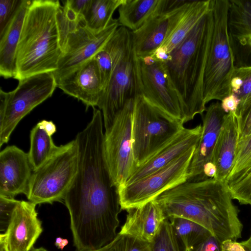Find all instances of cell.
<instances>
[{
    "label": "cell",
    "instance_id": "cell-1",
    "mask_svg": "<svg viewBox=\"0 0 251 251\" xmlns=\"http://www.w3.org/2000/svg\"><path fill=\"white\" fill-rule=\"evenodd\" d=\"M101 111L93 108L90 122L75 140L78 151L76 175L64 199L74 244L95 249L117 235L121 208L103 152Z\"/></svg>",
    "mask_w": 251,
    "mask_h": 251
},
{
    "label": "cell",
    "instance_id": "cell-2",
    "mask_svg": "<svg viewBox=\"0 0 251 251\" xmlns=\"http://www.w3.org/2000/svg\"><path fill=\"white\" fill-rule=\"evenodd\" d=\"M166 218L181 217L205 227L222 243L241 237L243 224L225 182L186 181L155 199Z\"/></svg>",
    "mask_w": 251,
    "mask_h": 251
},
{
    "label": "cell",
    "instance_id": "cell-3",
    "mask_svg": "<svg viewBox=\"0 0 251 251\" xmlns=\"http://www.w3.org/2000/svg\"><path fill=\"white\" fill-rule=\"evenodd\" d=\"M57 0H34L25 17L16 53L18 80L58 68L63 53L57 23Z\"/></svg>",
    "mask_w": 251,
    "mask_h": 251
},
{
    "label": "cell",
    "instance_id": "cell-4",
    "mask_svg": "<svg viewBox=\"0 0 251 251\" xmlns=\"http://www.w3.org/2000/svg\"><path fill=\"white\" fill-rule=\"evenodd\" d=\"M210 27L209 9L163 63L183 104L185 123L202 116L206 109L202 84Z\"/></svg>",
    "mask_w": 251,
    "mask_h": 251
},
{
    "label": "cell",
    "instance_id": "cell-5",
    "mask_svg": "<svg viewBox=\"0 0 251 251\" xmlns=\"http://www.w3.org/2000/svg\"><path fill=\"white\" fill-rule=\"evenodd\" d=\"M228 0H211L210 27L202 94L205 104L222 101L231 94V80L235 69L228 30Z\"/></svg>",
    "mask_w": 251,
    "mask_h": 251
},
{
    "label": "cell",
    "instance_id": "cell-6",
    "mask_svg": "<svg viewBox=\"0 0 251 251\" xmlns=\"http://www.w3.org/2000/svg\"><path fill=\"white\" fill-rule=\"evenodd\" d=\"M78 151L75 139L58 147L53 155L33 170L26 196L37 204L64 200L76 175Z\"/></svg>",
    "mask_w": 251,
    "mask_h": 251
},
{
    "label": "cell",
    "instance_id": "cell-7",
    "mask_svg": "<svg viewBox=\"0 0 251 251\" xmlns=\"http://www.w3.org/2000/svg\"><path fill=\"white\" fill-rule=\"evenodd\" d=\"M183 125L157 110L140 95L135 96L132 125L135 168L145 163L176 136L184 128Z\"/></svg>",
    "mask_w": 251,
    "mask_h": 251
},
{
    "label": "cell",
    "instance_id": "cell-8",
    "mask_svg": "<svg viewBox=\"0 0 251 251\" xmlns=\"http://www.w3.org/2000/svg\"><path fill=\"white\" fill-rule=\"evenodd\" d=\"M57 87L52 73L34 75L19 80L10 92L0 90V147L7 143L19 123L51 97Z\"/></svg>",
    "mask_w": 251,
    "mask_h": 251
},
{
    "label": "cell",
    "instance_id": "cell-9",
    "mask_svg": "<svg viewBox=\"0 0 251 251\" xmlns=\"http://www.w3.org/2000/svg\"><path fill=\"white\" fill-rule=\"evenodd\" d=\"M136 95L170 117L185 123L183 104L164 63L151 56H134Z\"/></svg>",
    "mask_w": 251,
    "mask_h": 251
},
{
    "label": "cell",
    "instance_id": "cell-10",
    "mask_svg": "<svg viewBox=\"0 0 251 251\" xmlns=\"http://www.w3.org/2000/svg\"><path fill=\"white\" fill-rule=\"evenodd\" d=\"M134 98L116 115L103 138V152L113 185H124L135 168L132 150V125Z\"/></svg>",
    "mask_w": 251,
    "mask_h": 251
},
{
    "label": "cell",
    "instance_id": "cell-11",
    "mask_svg": "<svg viewBox=\"0 0 251 251\" xmlns=\"http://www.w3.org/2000/svg\"><path fill=\"white\" fill-rule=\"evenodd\" d=\"M196 147L156 172L117 189L122 210L154 200L161 194L187 181L188 169Z\"/></svg>",
    "mask_w": 251,
    "mask_h": 251
},
{
    "label": "cell",
    "instance_id": "cell-12",
    "mask_svg": "<svg viewBox=\"0 0 251 251\" xmlns=\"http://www.w3.org/2000/svg\"><path fill=\"white\" fill-rule=\"evenodd\" d=\"M117 19H113L108 26L100 32L79 25L67 37L57 70L53 72L56 81L93 58L104 47L119 27Z\"/></svg>",
    "mask_w": 251,
    "mask_h": 251
},
{
    "label": "cell",
    "instance_id": "cell-13",
    "mask_svg": "<svg viewBox=\"0 0 251 251\" xmlns=\"http://www.w3.org/2000/svg\"><path fill=\"white\" fill-rule=\"evenodd\" d=\"M134 56L132 47L114 70L98 105L105 130L111 126L127 100L136 95Z\"/></svg>",
    "mask_w": 251,
    "mask_h": 251
},
{
    "label": "cell",
    "instance_id": "cell-14",
    "mask_svg": "<svg viewBox=\"0 0 251 251\" xmlns=\"http://www.w3.org/2000/svg\"><path fill=\"white\" fill-rule=\"evenodd\" d=\"M191 0L166 13L156 15L136 30L131 31L132 48L137 57L151 56L176 28Z\"/></svg>",
    "mask_w": 251,
    "mask_h": 251
},
{
    "label": "cell",
    "instance_id": "cell-15",
    "mask_svg": "<svg viewBox=\"0 0 251 251\" xmlns=\"http://www.w3.org/2000/svg\"><path fill=\"white\" fill-rule=\"evenodd\" d=\"M36 205L20 201L5 232L0 235L7 251H30L43 231Z\"/></svg>",
    "mask_w": 251,
    "mask_h": 251
},
{
    "label": "cell",
    "instance_id": "cell-16",
    "mask_svg": "<svg viewBox=\"0 0 251 251\" xmlns=\"http://www.w3.org/2000/svg\"><path fill=\"white\" fill-rule=\"evenodd\" d=\"M33 172L28 153L16 146L6 147L0 152V196L26 195Z\"/></svg>",
    "mask_w": 251,
    "mask_h": 251
},
{
    "label": "cell",
    "instance_id": "cell-17",
    "mask_svg": "<svg viewBox=\"0 0 251 251\" xmlns=\"http://www.w3.org/2000/svg\"><path fill=\"white\" fill-rule=\"evenodd\" d=\"M226 114L219 101L212 102L206 107L202 116L201 136L189 166L186 181L205 179L203 169L207 164L212 163L214 148Z\"/></svg>",
    "mask_w": 251,
    "mask_h": 251
},
{
    "label": "cell",
    "instance_id": "cell-18",
    "mask_svg": "<svg viewBox=\"0 0 251 251\" xmlns=\"http://www.w3.org/2000/svg\"><path fill=\"white\" fill-rule=\"evenodd\" d=\"M228 30L235 68L251 66V0H228Z\"/></svg>",
    "mask_w": 251,
    "mask_h": 251
},
{
    "label": "cell",
    "instance_id": "cell-19",
    "mask_svg": "<svg viewBox=\"0 0 251 251\" xmlns=\"http://www.w3.org/2000/svg\"><path fill=\"white\" fill-rule=\"evenodd\" d=\"M57 87L81 101L86 106H98L103 95L100 74L94 57L56 81Z\"/></svg>",
    "mask_w": 251,
    "mask_h": 251
},
{
    "label": "cell",
    "instance_id": "cell-20",
    "mask_svg": "<svg viewBox=\"0 0 251 251\" xmlns=\"http://www.w3.org/2000/svg\"><path fill=\"white\" fill-rule=\"evenodd\" d=\"M202 130L201 124L193 128L184 127L145 163L135 168L125 184L156 172L190 149L197 147L201 139Z\"/></svg>",
    "mask_w": 251,
    "mask_h": 251
},
{
    "label": "cell",
    "instance_id": "cell-21",
    "mask_svg": "<svg viewBox=\"0 0 251 251\" xmlns=\"http://www.w3.org/2000/svg\"><path fill=\"white\" fill-rule=\"evenodd\" d=\"M239 139L238 121L235 112L226 113L224 117L212 162L217 169L214 178L225 182L230 174L235 158Z\"/></svg>",
    "mask_w": 251,
    "mask_h": 251
},
{
    "label": "cell",
    "instance_id": "cell-22",
    "mask_svg": "<svg viewBox=\"0 0 251 251\" xmlns=\"http://www.w3.org/2000/svg\"><path fill=\"white\" fill-rule=\"evenodd\" d=\"M126 211L128 213L119 233L135 237L150 243L166 219L155 200Z\"/></svg>",
    "mask_w": 251,
    "mask_h": 251
},
{
    "label": "cell",
    "instance_id": "cell-23",
    "mask_svg": "<svg viewBox=\"0 0 251 251\" xmlns=\"http://www.w3.org/2000/svg\"><path fill=\"white\" fill-rule=\"evenodd\" d=\"M31 0H21L13 15L0 33V75L4 78L16 75L17 47L25 14Z\"/></svg>",
    "mask_w": 251,
    "mask_h": 251
},
{
    "label": "cell",
    "instance_id": "cell-24",
    "mask_svg": "<svg viewBox=\"0 0 251 251\" xmlns=\"http://www.w3.org/2000/svg\"><path fill=\"white\" fill-rule=\"evenodd\" d=\"M185 0H124L118 8L120 26L137 30L152 17L180 6Z\"/></svg>",
    "mask_w": 251,
    "mask_h": 251
},
{
    "label": "cell",
    "instance_id": "cell-25",
    "mask_svg": "<svg viewBox=\"0 0 251 251\" xmlns=\"http://www.w3.org/2000/svg\"><path fill=\"white\" fill-rule=\"evenodd\" d=\"M132 47L131 31L120 26L94 57L100 70L103 93L114 70Z\"/></svg>",
    "mask_w": 251,
    "mask_h": 251
},
{
    "label": "cell",
    "instance_id": "cell-26",
    "mask_svg": "<svg viewBox=\"0 0 251 251\" xmlns=\"http://www.w3.org/2000/svg\"><path fill=\"white\" fill-rule=\"evenodd\" d=\"M210 2L211 0H191L173 32L159 48L169 53L208 11Z\"/></svg>",
    "mask_w": 251,
    "mask_h": 251
},
{
    "label": "cell",
    "instance_id": "cell-27",
    "mask_svg": "<svg viewBox=\"0 0 251 251\" xmlns=\"http://www.w3.org/2000/svg\"><path fill=\"white\" fill-rule=\"evenodd\" d=\"M124 0H90L84 13L83 25L89 30L100 32L111 23L115 11Z\"/></svg>",
    "mask_w": 251,
    "mask_h": 251
},
{
    "label": "cell",
    "instance_id": "cell-28",
    "mask_svg": "<svg viewBox=\"0 0 251 251\" xmlns=\"http://www.w3.org/2000/svg\"><path fill=\"white\" fill-rule=\"evenodd\" d=\"M168 219L184 251H189L212 235L201 225L188 219L178 217H172Z\"/></svg>",
    "mask_w": 251,
    "mask_h": 251
},
{
    "label": "cell",
    "instance_id": "cell-29",
    "mask_svg": "<svg viewBox=\"0 0 251 251\" xmlns=\"http://www.w3.org/2000/svg\"><path fill=\"white\" fill-rule=\"evenodd\" d=\"M58 148L45 130L38 123L30 134V148L28 157L33 170L48 160Z\"/></svg>",
    "mask_w": 251,
    "mask_h": 251
},
{
    "label": "cell",
    "instance_id": "cell-30",
    "mask_svg": "<svg viewBox=\"0 0 251 251\" xmlns=\"http://www.w3.org/2000/svg\"><path fill=\"white\" fill-rule=\"evenodd\" d=\"M225 183L233 200L251 206V167L228 176Z\"/></svg>",
    "mask_w": 251,
    "mask_h": 251
},
{
    "label": "cell",
    "instance_id": "cell-31",
    "mask_svg": "<svg viewBox=\"0 0 251 251\" xmlns=\"http://www.w3.org/2000/svg\"><path fill=\"white\" fill-rule=\"evenodd\" d=\"M231 94L240 100L236 112L251 104V66L236 68L231 80Z\"/></svg>",
    "mask_w": 251,
    "mask_h": 251
},
{
    "label": "cell",
    "instance_id": "cell-32",
    "mask_svg": "<svg viewBox=\"0 0 251 251\" xmlns=\"http://www.w3.org/2000/svg\"><path fill=\"white\" fill-rule=\"evenodd\" d=\"M150 244L152 251H184L168 218L164 221Z\"/></svg>",
    "mask_w": 251,
    "mask_h": 251
},
{
    "label": "cell",
    "instance_id": "cell-33",
    "mask_svg": "<svg viewBox=\"0 0 251 251\" xmlns=\"http://www.w3.org/2000/svg\"><path fill=\"white\" fill-rule=\"evenodd\" d=\"M93 251H152L150 243L135 237L118 233L109 243Z\"/></svg>",
    "mask_w": 251,
    "mask_h": 251
},
{
    "label": "cell",
    "instance_id": "cell-34",
    "mask_svg": "<svg viewBox=\"0 0 251 251\" xmlns=\"http://www.w3.org/2000/svg\"><path fill=\"white\" fill-rule=\"evenodd\" d=\"M251 167V134L239 139L232 170L229 175H234Z\"/></svg>",
    "mask_w": 251,
    "mask_h": 251
},
{
    "label": "cell",
    "instance_id": "cell-35",
    "mask_svg": "<svg viewBox=\"0 0 251 251\" xmlns=\"http://www.w3.org/2000/svg\"><path fill=\"white\" fill-rule=\"evenodd\" d=\"M20 201L0 196V234L6 230L13 211Z\"/></svg>",
    "mask_w": 251,
    "mask_h": 251
},
{
    "label": "cell",
    "instance_id": "cell-36",
    "mask_svg": "<svg viewBox=\"0 0 251 251\" xmlns=\"http://www.w3.org/2000/svg\"><path fill=\"white\" fill-rule=\"evenodd\" d=\"M21 0H0V33L13 15Z\"/></svg>",
    "mask_w": 251,
    "mask_h": 251
},
{
    "label": "cell",
    "instance_id": "cell-37",
    "mask_svg": "<svg viewBox=\"0 0 251 251\" xmlns=\"http://www.w3.org/2000/svg\"><path fill=\"white\" fill-rule=\"evenodd\" d=\"M235 112L238 121L239 140L251 134V104Z\"/></svg>",
    "mask_w": 251,
    "mask_h": 251
},
{
    "label": "cell",
    "instance_id": "cell-38",
    "mask_svg": "<svg viewBox=\"0 0 251 251\" xmlns=\"http://www.w3.org/2000/svg\"><path fill=\"white\" fill-rule=\"evenodd\" d=\"M188 251H222V242L211 235Z\"/></svg>",
    "mask_w": 251,
    "mask_h": 251
},
{
    "label": "cell",
    "instance_id": "cell-39",
    "mask_svg": "<svg viewBox=\"0 0 251 251\" xmlns=\"http://www.w3.org/2000/svg\"><path fill=\"white\" fill-rule=\"evenodd\" d=\"M90 1V0H67L64 1V5L71 9L78 15L83 16Z\"/></svg>",
    "mask_w": 251,
    "mask_h": 251
},
{
    "label": "cell",
    "instance_id": "cell-40",
    "mask_svg": "<svg viewBox=\"0 0 251 251\" xmlns=\"http://www.w3.org/2000/svg\"><path fill=\"white\" fill-rule=\"evenodd\" d=\"M240 102V99L235 95L231 94L223 99L221 104L224 111L228 113L229 112H236Z\"/></svg>",
    "mask_w": 251,
    "mask_h": 251
},
{
    "label": "cell",
    "instance_id": "cell-41",
    "mask_svg": "<svg viewBox=\"0 0 251 251\" xmlns=\"http://www.w3.org/2000/svg\"><path fill=\"white\" fill-rule=\"evenodd\" d=\"M222 251H246L240 242L227 240L222 243Z\"/></svg>",
    "mask_w": 251,
    "mask_h": 251
},
{
    "label": "cell",
    "instance_id": "cell-42",
    "mask_svg": "<svg viewBox=\"0 0 251 251\" xmlns=\"http://www.w3.org/2000/svg\"><path fill=\"white\" fill-rule=\"evenodd\" d=\"M38 123L42 126L48 134L51 136L56 131V126L52 121L43 120Z\"/></svg>",
    "mask_w": 251,
    "mask_h": 251
},
{
    "label": "cell",
    "instance_id": "cell-43",
    "mask_svg": "<svg viewBox=\"0 0 251 251\" xmlns=\"http://www.w3.org/2000/svg\"><path fill=\"white\" fill-rule=\"evenodd\" d=\"M68 243V241L67 239L58 237L56 239L55 245L58 248L63 249Z\"/></svg>",
    "mask_w": 251,
    "mask_h": 251
},
{
    "label": "cell",
    "instance_id": "cell-44",
    "mask_svg": "<svg viewBox=\"0 0 251 251\" xmlns=\"http://www.w3.org/2000/svg\"><path fill=\"white\" fill-rule=\"evenodd\" d=\"M0 251H7L4 244L1 241H0Z\"/></svg>",
    "mask_w": 251,
    "mask_h": 251
},
{
    "label": "cell",
    "instance_id": "cell-45",
    "mask_svg": "<svg viewBox=\"0 0 251 251\" xmlns=\"http://www.w3.org/2000/svg\"><path fill=\"white\" fill-rule=\"evenodd\" d=\"M30 251H49L45 248H33Z\"/></svg>",
    "mask_w": 251,
    "mask_h": 251
},
{
    "label": "cell",
    "instance_id": "cell-46",
    "mask_svg": "<svg viewBox=\"0 0 251 251\" xmlns=\"http://www.w3.org/2000/svg\"><path fill=\"white\" fill-rule=\"evenodd\" d=\"M246 249L247 251H251V245L248 246Z\"/></svg>",
    "mask_w": 251,
    "mask_h": 251
},
{
    "label": "cell",
    "instance_id": "cell-47",
    "mask_svg": "<svg viewBox=\"0 0 251 251\" xmlns=\"http://www.w3.org/2000/svg\"><path fill=\"white\" fill-rule=\"evenodd\" d=\"M248 240L251 242V235L250 237L248 239Z\"/></svg>",
    "mask_w": 251,
    "mask_h": 251
},
{
    "label": "cell",
    "instance_id": "cell-48",
    "mask_svg": "<svg viewBox=\"0 0 251 251\" xmlns=\"http://www.w3.org/2000/svg\"><path fill=\"white\" fill-rule=\"evenodd\" d=\"M249 241V242H250L249 241Z\"/></svg>",
    "mask_w": 251,
    "mask_h": 251
}]
</instances>
